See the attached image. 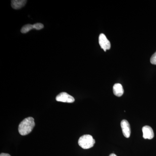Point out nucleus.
<instances>
[{
  "label": "nucleus",
  "mask_w": 156,
  "mask_h": 156,
  "mask_svg": "<svg viewBox=\"0 0 156 156\" xmlns=\"http://www.w3.org/2000/svg\"><path fill=\"white\" fill-rule=\"evenodd\" d=\"M34 120L32 117H29L23 120L20 124L18 131L20 135L24 136L30 134L35 126Z\"/></svg>",
  "instance_id": "nucleus-1"
},
{
  "label": "nucleus",
  "mask_w": 156,
  "mask_h": 156,
  "mask_svg": "<svg viewBox=\"0 0 156 156\" xmlns=\"http://www.w3.org/2000/svg\"><path fill=\"white\" fill-rule=\"evenodd\" d=\"M95 141L91 135L86 134L81 136L78 140V144L82 148L88 149L93 147Z\"/></svg>",
  "instance_id": "nucleus-2"
},
{
  "label": "nucleus",
  "mask_w": 156,
  "mask_h": 156,
  "mask_svg": "<svg viewBox=\"0 0 156 156\" xmlns=\"http://www.w3.org/2000/svg\"><path fill=\"white\" fill-rule=\"evenodd\" d=\"M56 99L57 101L66 103H73L75 101L74 98L72 96L65 92L59 93L56 96Z\"/></svg>",
  "instance_id": "nucleus-3"
},
{
  "label": "nucleus",
  "mask_w": 156,
  "mask_h": 156,
  "mask_svg": "<svg viewBox=\"0 0 156 156\" xmlns=\"http://www.w3.org/2000/svg\"><path fill=\"white\" fill-rule=\"evenodd\" d=\"M98 41L101 48L104 50L105 52H106L107 50L110 49V42L108 41V39L107 38L104 34H100L98 38Z\"/></svg>",
  "instance_id": "nucleus-4"
},
{
  "label": "nucleus",
  "mask_w": 156,
  "mask_h": 156,
  "mask_svg": "<svg viewBox=\"0 0 156 156\" xmlns=\"http://www.w3.org/2000/svg\"><path fill=\"white\" fill-rule=\"evenodd\" d=\"M121 126L123 135L126 138H129L131 135V127L128 121L126 120H123L121 122Z\"/></svg>",
  "instance_id": "nucleus-5"
},
{
  "label": "nucleus",
  "mask_w": 156,
  "mask_h": 156,
  "mask_svg": "<svg viewBox=\"0 0 156 156\" xmlns=\"http://www.w3.org/2000/svg\"><path fill=\"white\" fill-rule=\"evenodd\" d=\"M142 132L144 139H152L154 137V132L150 126H145L143 127Z\"/></svg>",
  "instance_id": "nucleus-6"
},
{
  "label": "nucleus",
  "mask_w": 156,
  "mask_h": 156,
  "mask_svg": "<svg viewBox=\"0 0 156 156\" xmlns=\"http://www.w3.org/2000/svg\"><path fill=\"white\" fill-rule=\"evenodd\" d=\"M113 91L115 96L121 97L124 94V90L122 85L121 84H115L113 87Z\"/></svg>",
  "instance_id": "nucleus-7"
},
{
  "label": "nucleus",
  "mask_w": 156,
  "mask_h": 156,
  "mask_svg": "<svg viewBox=\"0 0 156 156\" xmlns=\"http://www.w3.org/2000/svg\"><path fill=\"white\" fill-rule=\"evenodd\" d=\"M27 1L25 0H13L11 1V7L14 9H19L25 5Z\"/></svg>",
  "instance_id": "nucleus-8"
},
{
  "label": "nucleus",
  "mask_w": 156,
  "mask_h": 156,
  "mask_svg": "<svg viewBox=\"0 0 156 156\" xmlns=\"http://www.w3.org/2000/svg\"><path fill=\"white\" fill-rule=\"evenodd\" d=\"M33 29H34V25L30 24H27L23 27L20 31L22 33L26 34L32 30Z\"/></svg>",
  "instance_id": "nucleus-9"
},
{
  "label": "nucleus",
  "mask_w": 156,
  "mask_h": 156,
  "mask_svg": "<svg viewBox=\"0 0 156 156\" xmlns=\"http://www.w3.org/2000/svg\"><path fill=\"white\" fill-rule=\"evenodd\" d=\"M34 29L37 30H40L44 27V26L42 23H37L34 24Z\"/></svg>",
  "instance_id": "nucleus-10"
},
{
  "label": "nucleus",
  "mask_w": 156,
  "mask_h": 156,
  "mask_svg": "<svg viewBox=\"0 0 156 156\" xmlns=\"http://www.w3.org/2000/svg\"><path fill=\"white\" fill-rule=\"evenodd\" d=\"M150 62L151 64L156 65V52L151 57Z\"/></svg>",
  "instance_id": "nucleus-11"
},
{
  "label": "nucleus",
  "mask_w": 156,
  "mask_h": 156,
  "mask_svg": "<svg viewBox=\"0 0 156 156\" xmlns=\"http://www.w3.org/2000/svg\"><path fill=\"white\" fill-rule=\"evenodd\" d=\"M0 156H11V155L8 154L2 153L0 154Z\"/></svg>",
  "instance_id": "nucleus-12"
},
{
  "label": "nucleus",
  "mask_w": 156,
  "mask_h": 156,
  "mask_svg": "<svg viewBox=\"0 0 156 156\" xmlns=\"http://www.w3.org/2000/svg\"><path fill=\"white\" fill-rule=\"evenodd\" d=\"M109 156H117L115 154H111Z\"/></svg>",
  "instance_id": "nucleus-13"
}]
</instances>
